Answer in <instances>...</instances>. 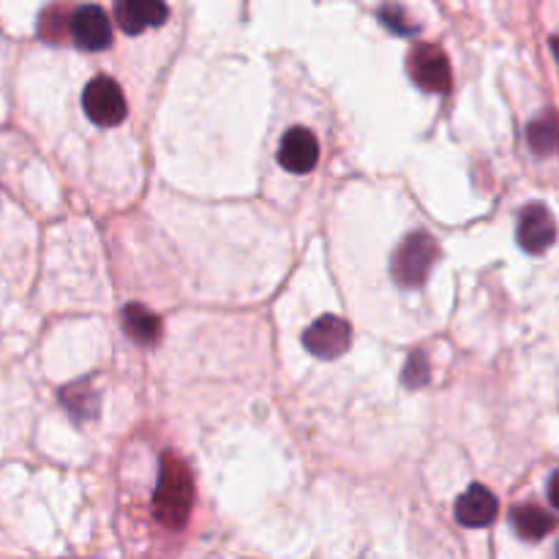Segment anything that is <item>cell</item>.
<instances>
[{"label": "cell", "mask_w": 559, "mask_h": 559, "mask_svg": "<svg viewBox=\"0 0 559 559\" xmlns=\"http://www.w3.org/2000/svg\"><path fill=\"white\" fill-rule=\"evenodd\" d=\"M123 328L134 342L153 344L162 336V320L153 311H147L142 304H129L123 309Z\"/></svg>", "instance_id": "7c38bea8"}, {"label": "cell", "mask_w": 559, "mask_h": 559, "mask_svg": "<svg viewBox=\"0 0 559 559\" xmlns=\"http://www.w3.org/2000/svg\"><path fill=\"white\" fill-rule=\"evenodd\" d=\"M453 513H456V522L462 524V527L484 530L489 527V524H495L497 513H500V502H497V497L491 495L486 486L475 484L459 497L456 511Z\"/></svg>", "instance_id": "9c48e42d"}, {"label": "cell", "mask_w": 559, "mask_h": 559, "mask_svg": "<svg viewBox=\"0 0 559 559\" xmlns=\"http://www.w3.org/2000/svg\"><path fill=\"white\" fill-rule=\"evenodd\" d=\"M191 502H194V480L189 467L178 456L167 453L162 459V473L153 495V513L167 530H180L189 522Z\"/></svg>", "instance_id": "6da1fadb"}, {"label": "cell", "mask_w": 559, "mask_h": 559, "mask_svg": "<svg viewBox=\"0 0 559 559\" xmlns=\"http://www.w3.org/2000/svg\"><path fill=\"white\" fill-rule=\"evenodd\" d=\"M549 500H551V506L559 511V469L551 475V480H549Z\"/></svg>", "instance_id": "2e32d148"}, {"label": "cell", "mask_w": 559, "mask_h": 559, "mask_svg": "<svg viewBox=\"0 0 559 559\" xmlns=\"http://www.w3.org/2000/svg\"><path fill=\"white\" fill-rule=\"evenodd\" d=\"M409 76L415 85L424 87L426 93H448L451 91V63L445 52L437 44H418L407 58Z\"/></svg>", "instance_id": "5b68a950"}, {"label": "cell", "mask_w": 559, "mask_h": 559, "mask_svg": "<svg viewBox=\"0 0 559 559\" xmlns=\"http://www.w3.org/2000/svg\"><path fill=\"white\" fill-rule=\"evenodd\" d=\"M437 240L429 233H413L402 240V246L393 254V278L402 289H420L429 278L435 265Z\"/></svg>", "instance_id": "7a4b0ae2"}, {"label": "cell", "mask_w": 559, "mask_h": 559, "mask_svg": "<svg viewBox=\"0 0 559 559\" xmlns=\"http://www.w3.org/2000/svg\"><path fill=\"white\" fill-rule=\"evenodd\" d=\"M557 555H559V551H557Z\"/></svg>", "instance_id": "ac0fdd59"}, {"label": "cell", "mask_w": 559, "mask_h": 559, "mask_svg": "<svg viewBox=\"0 0 559 559\" xmlns=\"http://www.w3.org/2000/svg\"><path fill=\"white\" fill-rule=\"evenodd\" d=\"M519 246L530 254H544L551 243L557 240V224L549 207L533 202L519 213V229H516Z\"/></svg>", "instance_id": "52a82bcc"}, {"label": "cell", "mask_w": 559, "mask_h": 559, "mask_svg": "<svg viewBox=\"0 0 559 559\" xmlns=\"http://www.w3.org/2000/svg\"><path fill=\"white\" fill-rule=\"evenodd\" d=\"M317 158H320V142L304 126H295L287 134L282 136V145H278V164H282L287 173L293 175H306L317 167Z\"/></svg>", "instance_id": "ba28073f"}, {"label": "cell", "mask_w": 559, "mask_h": 559, "mask_svg": "<svg viewBox=\"0 0 559 559\" xmlns=\"http://www.w3.org/2000/svg\"><path fill=\"white\" fill-rule=\"evenodd\" d=\"M429 380H431V374H429V360H426V355L424 353L409 355L407 364H404V374H402L404 385L424 388Z\"/></svg>", "instance_id": "5bb4252c"}, {"label": "cell", "mask_w": 559, "mask_h": 559, "mask_svg": "<svg viewBox=\"0 0 559 559\" xmlns=\"http://www.w3.org/2000/svg\"><path fill=\"white\" fill-rule=\"evenodd\" d=\"M115 16H118V25L123 27V33L136 36L147 27L164 25L169 11L158 0H120V3H115Z\"/></svg>", "instance_id": "30bf717a"}, {"label": "cell", "mask_w": 559, "mask_h": 559, "mask_svg": "<svg viewBox=\"0 0 559 559\" xmlns=\"http://www.w3.org/2000/svg\"><path fill=\"white\" fill-rule=\"evenodd\" d=\"M380 20L382 25L388 27V31H393L396 36H409V33H418V25H409V16L404 14L399 5H385V9H380Z\"/></svg>", "instance_id": "9a60e30c"}, {"label": "cell", "mask_w": 559, "mask_h": 559, "mask_svg": "<svg viewBox=\"0 0 559 559\" xmlns=\"http://www.w3.org/2000/svg\"><path fill=\"white\" fill-rule=\"evenodd\" d=\"M82 109L96 126H118L126 118V96L112 76H96L82 91Z\"/></svg>", "instance_id": "3957f363"}, {"label": "cell", "mask_w": 559, "mask_h": 559, "mask_svg": "<svg viewBox=\"0 0 559 559\" xmlns=\"http://www.w3.org/2000/svg\"><path fill=\"white\" fill-rule=\"evenodd\" d=\"M551 49H555V55H557V60H559V36L551 38Z\"/></svg>", "instance_id": "e0dca14e"}, {"label": "cell", "mask_w": 559, "mask_h": 559, "mask_svg": "<svg viewBox=\"0 0 559 559\" xmlns=\"http://www.w3.org/2000/svg\"><path fill=\"white\" fill-rule=\"evenodd\" d=\"M511 522H513V530H516L524 540H544L546 535L555 533L557 527V519L538 506L513 508Z\"/></svg>", "instance_id": "8fae6325"}, {"label": "cell", "mask_w": 559, "mask_h": 559, "mask_svg": "<svg viewBox=\"0 0 559 559\" xmlns=\"http://www.w3.org/2000/svg\"><path fill=\"white\" fill-rule=\"evenodd\" d=\"M69 33L74 44L85 52H102L112 41V22L98 5H80L69 20Z\"/></svg>", "instance_id": "8992f818"}, {"label": "cell", "mask_w": 559, "mask_h": 559, "mask_svg": "<svg viewBox=\"0 0 559 559\" xmlns=\"http://www.w3.org/2000/svg\"><path fill=\"white\" fill-rule=\"evenodd\" d=\"M353 344V328L347 320L336 314H325L320 320L311 322L304 333V347L309 349L314 358L322 360H336Z\"/></svg>", "instance_id": "277c9868"}, {"label": "cell", "mask_w": 559, "mask_h": 559, "mask_svg": "<svg viewBox=\"0 0 559 559\" xmlns=\"http://www.w3.org/2000/svg\"><path fill=\"white\" fill-rule=\"evenodd\" d=\"M557 140H559V129H557V120L551 118V115H544V118L530 123L527 142L538 156H549V153L557 147Z\"/></svg>", "instance_id": "4fadbf2b"}]
</instances>
